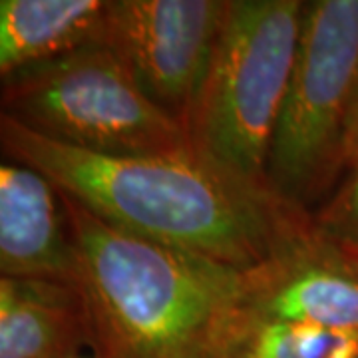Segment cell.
I'll list each match as a JSON object with an SVG mask.
<instances>
[{
	"label": "cell",
	"mask_w": 358,
	"mask_h": 358,
	"mask_svg": "<svg viewBox=\"0 0 358 358\" xmlns=\"http://www.w3.org/2000/svg\"><path fill=\"white\" fill-rule=\"evenodd\" d=\"M60 195L94 358L225 357L243 327L247 271L141 239Z\"/></svg>",
	"instance_id": "2"
},
{
	"label": "cell",
	"mask_w": 358,
	"mask_h": 358,
	"mask_svg": "<svg viewBox=\"0 0 358 358\" xmlns=\"http://www.w3.org/2000/svg\"><path fill=\"white\" fill-rule=\"evenodd\" d=\"M0 275L76 282V251L58 187L34 167L0 164Z\"/></svg>",
	"instance_id": "8"
},
{
	"label": "cell",
	"mask_w": 358,
	"mask_h": 358,
	"mask_svg": "<svg viewBox=\"0 0 358 358\" xmlns=\"http://www.w3.org/2000/svg\"><path fill=\"white\" fill-rule=\"evenodd\" d=\"M303 6L305 0H231L185 124L201 164L267 197L268 150L296 58Z\"/></svg>",
	"instance_id": "3"
},
{
	"label": "cell",
	"mask_w": 358,
	"mask_h": 358,
	"mask_svg": "<svg viewBox=\"0 0 358 358\" xmlns=\"http://www.w3.org/2000/svg\"><path fill=\"white\" fill-rule=\"evenodd\" d=\"M90 320L76 282L0 277V358H76Z\"/></svg>",
	"instance_id": "9"
},
{
	"label": "cell",
	"mask_w": 358,
	"mask_h": 358,
	"mask_svg": "<svg viewBox=\"0 0 358 358\" xmlns=\"http://www.w3.org/2000/svg\"><path fill=\"white\" fill-rule=\"evenodd\" d=\"M310 219L322 237L358 257V166L346 173Z\"/></svg>",
	"instance_id": "12"
},
{
	"label": "cell",
	"mask_w": 358,
	"mask_h": 358,
	"mask_svg": "<svg viewBox=\"0 0 358 358\" xmlns=\"http://www.w3.org/2000/svg\"><path fill=\"white\" fill-rule=\"evenodd\" d=\"M358 166V92L352 115L348 122V131H346V145H345V176Z\"/></svg>",
	"instance_id": "13"
},
{
	"label": "cell",
	"mask_w": 358,
	"mask_h": 358,
	"mask_svg": "<svg viewBox=\"0 0 358 358\" xmlns=\"http://www.w3.org/2000/svg\"><path fill=\"white\" fill-rule=\"evenodd\" d=\"M231 0H110L103 44L152 102L185 128Z\"/></svg>",
	"instance_id": "6"
},
{
	"label": "cell",
	"mask_w": 358,
	"mask_h": 358,
	"mask_svg": "<svg viewBox=\"0 0 358 358\" xmlns=\"http://www.w3.org/2000/svg\"><path fill=\"white\" fill-rule=\"evenodd\" d=\"M243 317L358 331V257L310 225L247 271Z\"/></svg>",
	"instance_id": "7"
},
{
	"label": "cell",
	"mask_w": 358,
	"mask_h": 358,
	"mask_svg": "<svg viewBox=\"0 0 358 358\" xmlns=\"http://www.w3.org/2000/svg\"><path fill=\"white\" fill-rule=\"evenodd\" d=\"M358 92V0H305L291 80L267 159V187L313 217L345 178Z\"/></svg>",
	"instance_id": "4"
},
{
	"label": "cell",
	"mask_w": 358,
	"mask_h": 358,
	"mask_svg": "<svg viewBox=\"0 0 358 358\" xmlns=\"http://www.w3.org/2000/svg\"><path fill=\"white\" fill-rule=\"evenodd\" d=\"M223 358H358V331L307 322L243 320Z\"/></svg>",
	"instance_id": "11"
},
{
	"label": "cell",
	"mask_w": 358,
	"mask_h": 358,
	"mask_svg": "<svg viewBox=\"0 0 358 358\" xmlns=\"http://www.w3.org/2000/svg\"><path fill=\"white\" fill-rule=\"evenodd\" d=\"M2 155L34 167L90 213L141 239L249 271L313 225L195 155H102L0 114Z\"/></svg>",
	"instance_id": "1"
},
{
	"label": "cell",
	"mask_w": 358,
	"mask_h": 358,
	"mask_svg": "<svg viewBox=\"0 0 358 358\" xmlns=\"http://www.w3.org/2000/svg\"><path fill=\"white\" fill-rule=\"evenodd\" d=\"M76 358H80V357H76Z\"/></svg>",
	"instance_id": "14"
},
{
	"label": "cell",
	"mask_w": 358,
	"mask_h": 358,
	"mask_svg": "<svg viewBox=\"0 0 358 358\" xmlns=\"http://www.w3.org/2000/svg\"><path fill=\"white\" fill-rule=\"evenodd\" d=\"M0 103V114L78 150L193 155L185 128L143 94L103 42L2 78Z\"/></svg>",
	"instance_id": "5"
},
{
	"label": "cell",
	"mask_w": 358,
	"mask_h": 358,
	"mask_svg": "<svg viewBox=\"0 0 358 358\" xmlns=\"http://www.w3.org/2000/svg\"><path fill=\"white\" fill-rule=\"evenodd\" d=\"M110 0H0V78L100 44Z\"/></svg>",
	"instance_id": "10"
}]
</instances>
